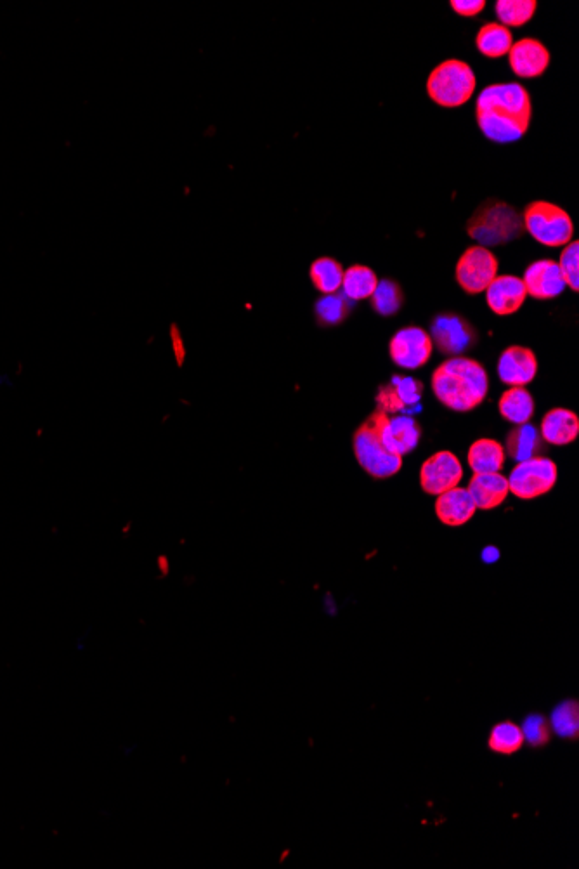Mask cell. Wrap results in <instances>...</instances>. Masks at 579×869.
Returning a JSON list of instances; mask_svg holds the SVG:
<instances>
[{
    "mask_svg": "<svg viewBox=\"0 0 579 869\" xmlns=\"http://www.w3.org/2000/svg\"><path fill=\"white\" fill-rule=\"evenodd\" d=\"M524 231L521 212L496 198L482 202L467 223V235L486 249L514 242Z\"/></svg>",
    "mask_w": 579,
    "mask_h": 869,
    "instance_id": "3957f363",
    "label": "cell"
},
{
    "mask_svg": "<svg viewBox=\"0 0 579 869\" xmlns=\"http://www.w3.org/2000/svg\"><path fill=\"white\" fill-rule=\"evenodd\" d=\"M508 479V488L514 497L521 500H534L543 497L555 488L559 479V467L552 458H527L517 462Z\"/></svg>",
    "mask_w": 579,
    "mask_h": 869,
    "instance_id": "52a82bcc",
    "label": "cell"
},
{
    "mask_svg": "<svg viewBox=\"0 0 579 869\" xmlns=\"http://www.w3.org/2000/svg\"><path fill=\"white\" fill-rule=\"evenodd\" d=\"M510 70L521 79H536L547 72L550 53L547 47L536 39L517 40L508 51Z\"/></svg>",
    "mask_w": 579,
    "mask_h": 869,
    "instance_id": "2e32d148",
    "label": "cell"
},
{
    "mask_svg": "<svg viewBox=\"0 0 579 869\" xmlns=\"http://www.w3.org/2000/svg\"><path fill=\"white\" fill-rule=\"evenodd\" d=\"M496 372L505 386L526 387L536 379L538 373L536 354L529 347H507L498 358Z\"/></svg>",
    "mask_w": 579,
    "mask_h": 869,
    "instance_id": "9a60e30c",
    "label": "cell"
},
{
    "mask_svg": "<svg viewBox=\"0 0 579 869\" xmlns=\"http://www.w3.org/2000/svg\"><path fill=\"white\" fill-rule=\"evenodd\" d=\"M527 294L519 276L500 275L486 288V304L496 316H510L524 306Z\"/></svg>",
    "mask_w": 579,
    "mask_h": 869,
    "instance_id": "e0dca14e",
    "label": "cell"
},
{
    "mask_svg": "<svg viewBox=\"0 0 579 869\" xmlns=\"http://www.w3.org/2000/svg\"><path fill=\"white\" fill-rule=\"evenodd\" d=\"M423 389L422 380L396 373L387 384L378 387L375 405L387 415H411L420 412Z\"/></svg>",
    "mask_w": 579,
    "mask_h": 869,
    "instance_id": "30bf717a",
    "label": "cell"
},
{
    "mask_svg": "<svg viewBox=\"0 0 579 869\" xmlns=\"http://www.w3.org/2000/svg\"><path fill=\"white\" fill-rule=\"evenodd\" d=\"M475 117L489 141L500 144L519 141L531 127V94L519 82L488 85L477 96Z\"/></svg>",
    "mask_w": 579,
    "mask_h": 869,
    "instance_id": "6da1fadb",
    "label": "cell"
},
{
    "mask_svg": "<svg viewBox=\"0 0 579 869\" xmlns=\"http://www.w3.org/2000/svg\"><path fill=\"white\" fill-rule=\"evenodd\" d=\"M534 410L536 405H534L533 394L529 393L526 387H510L501 394L498 401V412L510 424L521 425L531 422Z\"/></svg>",
    "mask_w": 579,
    "mask_h": 869,
    "instance_id": "603a6c76",
    "label": "cell"
},
{
    "mask_svg": "<svg viewBox=\"0 0 579 869\" xmlns=\"http://www.w3.org/2000/svg\"><path fill=\"white\" fill-rule=\"evenodd\" d=\"M352 301L342 294L323 295L314 304V316L321 327H339L351 316Z\"/></svg>",
    "mask_w": 579,
    "mask_h": 869,
    "instance_id": "4316f807",
    "label": "cell"
},
{
    "mask_svg": "<svg viewBox=\"0 0 579 869\" xmlns=\"http://www.w3.org/2000/svg\"><path fill=\"white\" fill-rule=\"evenodd\" d=\"M524 743L526 739L522 734L521 726H517L514 722H501L493 727V731L489 734V750L500 755H514L521 750Z\"/></svg>",
    "mask_w": 579,
    "mask_h": 869,
    "instance_id": "f546056e",
    "label": "cell"
},
{
    "mask_svg": "<svg viewBox=\"0 0 579 869\" xmlns=\"http://www.w3.org/2000/svg\"><path fill=\"white\" fill-rule=\"evenodd\" d=\"M529 235L545 247H566L573 240L574 223L569 212L547 200H534L522 212Z\"/></svg>",
    "mask_w": 579,
    "mask_h": 869,
    "instance_id": "8992f818",
    "label": "cell"
},
{
    "mask_svg": "<svg viewBox=\"0 0 579 869\" xmlns=\"http://www.w3.org/2000/svg\"><path fill=\"white\" fill-rule=\"evenodd\" d=\"M547 443L541 439L540 429L531 422L514 425L508 431L505 439V453L515 462H524L527 458L540 457L547 450Z\"/></svg>",
    "mask_w": 579,
    "mask_h": 869,
    "instance_id": "44dd1931",
    "label": "cell"
},
{
    "mask_svg": "<svg viewBox=\"0 0 579 869\" xmlns=\"http://www.w3.org/2000/svg\"><path fill=\"white\" fill-rule=\"evenodd\" d=\"M521 280L526 294L536 301H552L566 290L559 264L552 259H540L529 264Z\"/></svg>",
    "mask_w": 579,
    "mask_h": 869,
    "instance_id": "5bb4252c",
    "label": "cell"
},
{
    "mask_svg": "<svg viewBox=\"0 0 579 869\" xmlns=\"http://www.w3.org/2000/svg\"><path fill=\"white\" fill-rule=\"evenodd\" d=\"M514 44V37L510 28L503 27L498 21H491L482 25L481 30L475 37L477 51L489 59H498L507 56L510 47Z\"/></svg>",
    "mask_w": 579,
    "mask_h": 869,
    "instance_id": "cb8c5ba5",
    "label": "cell"
},
{
    "mask_svg": "<svg viewBox=\"0 0 579 869\" xmlns=\"http://www.w3.org/2000/svg\"><path fill=\"white\" fill-rule=\"evenodd\" d=\"M434 344L429 332L417 325L404 327L392 335L389 342V356L394 365L404 370H418L429 363Z\"/></svg>",
    "mask_w": 579,
    "mask_h": 869,
    "instance_id": "8fae6325",
    "label": "cell"
},
{
    "mask_svg": "<svg viewBox=\"0 0 579 869\" xmlns=\"http://www.w3.org/2000/svg\"><path fill=\"white\" fill-rule=\"evenodd\" d=\"M380 412L373 410L370 417L359 425L354 438L352 450L361 469L370 474L373 479H389L403 469V458L385 448L380 439Z\"/></svg>",
    "mask_w": 579,
    "mask_h": 869,
    "instance_id": "277c9868",
    "label": "cell"
},
{
    "mask_svg": "<svg viewBox=\"0 0 579 869\" xmlns=\"http://www.w3.org/2000/svg\"><path fill=\"white\" fill-rule=\"evenodd\" d=\"M507 453L496 439L481 438L470 445L467 464L474 474H493L503 471Z\"/></svg>",
    "mask_w": 579,
    "mask_h": 869,
    "instance_id": "7402d4cb",
    "label": "cell"
},
{
    "mask_svg": "<svg viewBox=\"0 0 579 869\" xmlns=\"http://www.w3.org/2000/svg\"><path fill=\"white\" fill-rule=\"evenodd\" d=\"M378 276L373 269L363 264H354L344 271L342 280V292L349 301H366L370 299L378 285Z\"/></svg>",
    "mask_w": 579,
    "mask_h": 869,
    "instance_id": "d4e9b609",
    "label": "cell"
},
{
    "mask_svg": "<svg viewBox=\"0 0 579 869\" xmlns=\"http://www.w3.org/2000/svg\"><path fill=\"white\" fill-rule=\"evenodd\" d=\"M463 479V465L455 453L441 450L430 455L420 469V486L430 497H439L446 491L460 486Z\"/></svg>",
    "mask_w": 579,
    "mask_h": 869,
    "instance_id": "7c38bea8",
    "label": "cell"
},
{
    "mask_svg": "<svg viewBox=\"0 0 579 869\" xmlns=\"http://www.w3.org/2000/svg\"><path fill=\"white\" fill-rule=\"evenodd\" d=\"M540 434L547 445H571L579 436V417L569 408H552L541 419Z\"/></svg>",
    "mask_w": 579,
    "mask_h": 869,
    "instance_id": "ac0fdd59",
    "label": "cell"
},
{
    "mask_svg": "<svg viewBox=\"0 0 579 869\" xmlns=\"http://www.w3.org/2000/svg\"><path fill=\"white\" fill-rule=\"evenodd\" d=\"M552 729L560 738H578L579 710L576 701H566L553 710Z\"/></svg>",
    "mask_w": 579,
    "mask_h": 869,
    "instance_id": "4dcf8cb0",
    "label": "cell"
},
{
    "mask_svg": "<svg viewBox=\"0 0 579 869\" xmlns=\"http://www.w3.org/2000/svg\"><path fill=\"white\" fill-rule=\"evenodd\" d=\"M344 266L333 257H319L311 264L309 276L319 294H339L344 280Z\"/></svg>",
    "mask_w": 579,
    "mask_h": 869,
    "instance_id": "484cf974",
    "label": "cell"
},
{
    "mask_svg": "<svg viewBox=\"0 0 579 869\" xmlns=\"http://www.w3.org/2000/svg\"><path fill=\"white\" fill-rule=\"evenodd\" d=\"M538 9L536 0H498L495 4V13L503 27H524L533 20L534 13Z\"/></svg>",
    "mask_w": 579,
    "mask_h": 869,
    "instance_id": "f1b7e54d",
    "label": "cell"
},
{
    "mask_svg": "<svg viewBox=\"0 0 579 869\" xmlns=\"http://www.w3.org/2000/svg\"><path fill=\"white\" fill-rule=\"evenodd\" d=\"M449 6L463 18H474L486 9V0H451Z\"/></svg>",
    "mask_w": 579,
    "mask_h": 869,
    "instance_id": "836d02e7",
    "label": "cell"
},
{
    "mask_svg": "<svg viewBox=\"0 0 579 869\" xmlns=\"http://www.w3.org/2000/svg\"><path fill=\"white\" fill-rule=\"evenodd\" d=\"M521 729L524 739L531 746L547 745L548 739H550V729H548L547 720L540 717V715L527 717Z\"/></svg>",
    "mask_w": 579,
    "mask_h": 869,
    "instance_id": "d6a6232c",
    "label": "cell"
},
{
    "mask_svg": "<svg viewBox=\"0 0 579 869\" xmlns=\"http://www.w3.org/2000/svg\"><path fill=\"white\" fill-rule=\"evenodd\" d=\"M467 491L474 500L477 510H493L500 507L508 495V479L501 472L493 474H474L470 479Z\"/></svg>",
    "mask_w": 579,
    "mask_h": 869,
    "instance_id": "d6986e66",
    "label": "cell"
},
{
    "mask_svg": "<svg viewBox=\"0 0 579 869\" xmlns=\"http://www.w3.org/2000/svg\"><path fill=\"white\" fill-rule=\"evenodd\" d=\"M498 556H500V552L495 547H488V549L482 552V559L486 562H495Z\"/></svg>",
    "mask_w": 579,
    "mask_h": 869,
    "instance_id": "d590c367",
    "label": "cell"
},
{
    "mask_svg": "<svg viewBox=\"0 0 579 869\" xmlns=\"http://www.w3.org/2000/svg\"><path fill=\"white\" fill-rule=\"evenodd\" d=\"M475 512H477V507H475L474 500L470 497L467 488L456 486L453 490L446 491L437 497V519L451 528H458V526L469 523L470 519L475 516Z\"/></svg>",
    "mask_w": 579,
    "mask_h": 869,
    "instance_id": "ffe728a7",
    "label": "cell"
},
{
    "mask_svg": "<svg viewBox=\"0 0 579 869\" xmlns=\"http://www.w3.org/2000/svg\"><path fill=\"white\" fill-rule=\"evenodd\" d=\"M378 412L380 439L387 450L401 458L417 450L423 434L422 425L418 424L417 419H413L411 415H387L382 410Z\"/></svg>",
    "mask_w": 579,
    "mask_h": 869,
    "instance_id": "4fadbf2b",
    "label": "cell"
},
{
    "mask_svg": "<svg viewBox=\"0 0 579 869\" xmlns=\"http://www.w3.org/2000/svg\"><path fill=\"white\" fill-rule=\"evenodd\" d=\"M560 275L566 281V287L571 288L573 292L579 290V242L571 240L567 243L564 250L560 252L559 262Z\"/></svg>",
    "mask_w": 579,
    "mask_h": 869,
    "instance_id": "1f68e13d",
    "label": "cell"
},
{
    "mask_svg": "<svg viewBox=\"0 0 579 869\" xmlns=\"http://www.w3.org/2000/svg\"><path fill=\"white\" fill-rule=\"evenodd\" d=\"M477 79L469 63L462 59H446L430 72L427 94L437 106L458 108L474 96Z\"/></svg>",
    "mask_w": 579,
    "mask_h": 869,
    "instance_id": "5b68a950",
    "label": "cell"
},
{
    "mask_svg": "<svg viewBox=\"0 0 579 869\" xmlns=\"http://www.w3.org/2000/svg\"><path fill=\"white\" fill-rule=\"evenodd\" d=\"M500 271L496 255L486 247L472 245L456 262V283L469 295L482 294L491 285Z\"/></svg>",
    "mask_w": 579,
    "mask_h": 869,
    "instance_id": "9c48e42d",
    "label": "cell"
},
{
    "mask_svg": "<svg viewBox=\"0 0 579 869\" xmlns=\"http://www.w3.org/2000/svg\"><path fill=\"white\" fill-rule=\"evenodd\" d=\"M430 387L437 401L451 412H474L488 398V370L474 358L451 356L434 370Z\"/></svg>",
    "mask_w": 579,
    "mask_h": 869,
    "instance_id": "7a4b0ae2",
    "label": "cell"
},
{
    "mask_svg": "<svg viewBox=\"0 0 579 869\" xmlns=\"http://www.w3.org/2000/svg\"><path fill=\"white\" fill-rule=\"evenodd\" d=\"M172 339H174V349H176L177 361H179V365H183L184 344L183 339H181V337H179V334H177L176 328L172 330Z\"/></svg>",
    "mask_w": 579,
    "mask_h": 869,
    "instance_id": "e575fe53",
    "label": "cell"
},
{
    "mask_svg": "<svg viewBox=\"0 0 579 869\" xmlns=\"http://www.w3.org/2000/svg\"><path fill=\"white\" fill-rule=\"evenodd\" d=\"M371 308L375 313L389 318L396 316L404 306L403 288L399 287V283L394 280L378 281L375 292L370 297Z\"/></svg>",
    "mask_w": 579,
    "mask_h": 869,
    "instance_id": "83f0119b",
    "label": "cell"
},
{
    "mask_svg": "<svg viewBox=\"0 0 579 869\" xmlns=\"http://www.w3.org/2000/svg\"><path fill=\"white\" fill-rule=\"evenodd\" d=\"M430 339L437 351L446 356H463L477 344L479 334L465 316L444 311L434 316L430 323Z\"/></svg>",
    "mask_w": 579,
    "mask_h": 869,
    "instance_id": "ba28073f",
    "label": "cell"
}]
</instances>
